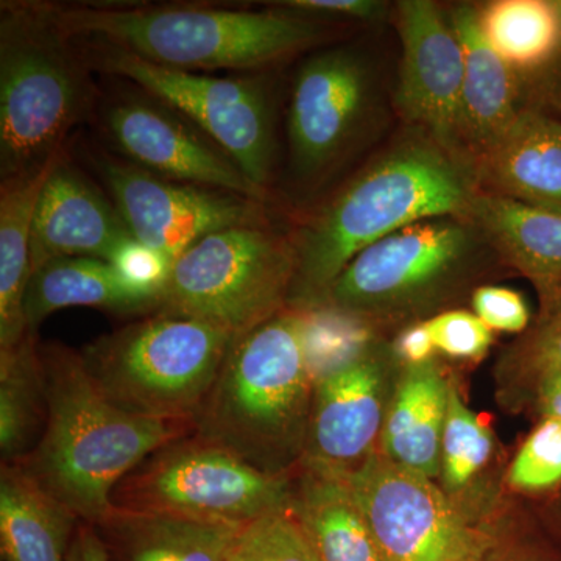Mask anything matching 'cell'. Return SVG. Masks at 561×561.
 Segmentation results:
<instances>
[{
  "instance_id": "obj_1",
  "label": "cell",
  "mask_w": 561,
  "mask_h": 561,
  "mask_svg": "<svg viewBox=\"0 0 561 561\" xmlns=\"http://www.w3.org/2000/svg\"><path fill=\"white\" fill-rule=\"evenodd\" d=\"M47 423L20 461L51 497L98 526L114 511V490L162 446L195 432L194 423L140 419L106 400L92 383L80 351L39 343Z\"/></svg>"
},
{
  "instance_id": "obj_2",
  "label": "cell",
  "mask_w": 561,
  "mask_h": 561,
  "mask_svg": "<svg viewBox=\"0 0 561 561\" xmlns=\"http://www.w3.org/2000/svg\"><path fill=\"white\" fill-rule=\"evenodd\" d=\"M50 9L76 41L198 73L260 72L327 35L320 18L283 7L256 11L198 3H50Z\"/></svg>"
},
{
  "instance_id": "obj_3",
  "label": "cell",
  "mask_w": 561,
  "mask_h": 561,
  "mask_svg": "<svg viewBox=\"0 0 561 561\" xmlns=\"http://www.w3.org/2000/svg\"><path fill=\"white\" fill-rule=\"evenodd\" d=\"M471 172L438 144H408L342 187L291 238L294 308L320 305L360 251L411 225L470 213Z\"/></svg>"
},
{
  "instance_id": "obj_4",
  "label": "cell",
  "mask_w": 561,
  "mask_h": 561,
  "mask_svg": "<svg viewBox=\"0 0 561 561\" xmlns=\"http://www.w3.org/2000/svg\"><path fill=\"white\" fill-rule=\"evenodd\" d=\"M313 383L302 350L300 313L280 311L236 337L195 434L272 476L305 453Z\"/></svg>"
},
{
  "instance_id": "obj_5",
  "label": "cell",
  "mask_w": 561,
  "mask_h": 561,
  "mask_svg": "<svg viewBox=\"0 0 561 561\" xmlns=\"http://www.w3.org/2000/svg\"><path fill=\"white\" fill-rule=\"evenodd\" d=\"M0 5V180H7L65 150L69 133L95 119L102 94L50 2Z\"/></svg>"
},
{
  "instance_id": "obj_6",
  "label": "cell",
  "mask_w": 561,
  "mask_h": 561,
  "mask_svg": "<svg viewBox=\"0 0 561 561\" xmlns=\"http://www.w3.org/2000/svg\"><path fill=\"white\" fill-rule=\"evenodd\" d=\"M234 341L208 321L154 312L88 343L80 356L92 383L122 411L194 423Z\"/></svg>"
},
{
  "instance_id": "obj_7",
  "label": "cell",
  "mask_w": 561,
  "mask_h": 561,
  "mask_svg": "<svg viewBox=\"0 0 561 561\" xmlns=\"http://www.w3.org/2000/svg\"><path fill=\"white\" fill-rule=\"evenodd\" d=\"M295 272L290 238L271 224L225 228L173 261L158 312L208 321L241 337L284 311Z\"/></svg>"
},
{
  "instance_id": "obj_8",
  "label": "cell",
  "mask_w": 561,
  "mask_h": 561,
  "mask_svg": "<svg viewBox=\"0 0 561 561\" xmlns=\"http://www.w3.org/2000/svg\"><path fill=\"white\" fill-rule=\"evenodd\" d=\"M114 507L197 522L243 524L289 507L286 476L256 470L192 432L147 457L114 490Z\"/></svg>"
},
{
  "instance_id": "obj_9",
  "label": "cell",
  "mask_w": 561,
  "mask_h": 561,
  "mask_svg": "<svg viewBox=\"0 0 561 561\" xmlns=\"http://www.w3.org/2000/svg\"><path fill=\"white\" fill-rule=\"evenodd\" d=\"M87 44L90 46L80 51L91 70L127 81L171 106L268 192L276 144L271 91L262 77L187 72L154 65L105 44Z\"/></svg>"
},
{
  "instance_id": "obj_10",
  "label": "cell",
  "mask_w": 561,
  "mask_h": 561,
  "mask_svg": "<svg viewBox=\"0 0 561 561\" xmlns=\"http://www.w3.org/2000/svg\"><path fill=\"white\" fill-rule=\"evenodd\" d=\"M90 165L102 181L133 239L176 260L205 236L241 227L271 224L267 203L213 187L161 179L108 151L91 150Z\"/></svg>"
},
{
  "instance_id": "obj_11",
  "label": "cell",
  "mask_w": 561,
  "mask_h": 561,
  "mask_svg": "<svg viewBox=\"0 0 561 561\" xmlns=\"http://www.w3.org/2000/svg\"><path fill=\"white\" fill-rule=\"evenodd\" d=\"M383 561H471L474 540L427 476L373 453L343 476Z\"/></svg>"
},
{
  "instance_id": "obj_12",
  "label": "cell",
  "mask_w": 561,
  "mask_h": 561,
  "mask_svg": "<svg viewBox=\"0 0 561 561\" xmlns=\"http://www.w3.org/2000/svg\"><path fill=\"white\" fill-rule=\"evenodd\" d=\"M133 88L135 92L102 98L95 114L103 135L124 160L161 179L268 202V192L205 133L171 106Z\"/></svg>"
},
{
  "instance_id": "obj_13",
  "label": "cell",
  "mask_w": 561,
  "mask_h": 561,
  "mask_svg": "<svg viewBox=\"0 0 561 561\" xmlns=\"http://www.w3.org/2000/svg\"><path fill=\"white\" fill-rule=\"evenodd\" d=\"M370 99V73L356 51L337 47L308 58L291 84L287 110L290 172L311 183L345 157Z\"/></svg>"
},
{
  "instance_id": "obj_14",
  "label": "cell",
  "mask_w": 561,
  "mask_h": 561,
  "mask_svg": "<svg viewBox=\"0 0 561 561\" xmlns=\"http://www.w3.org/2000/svg\"><path fill=\"white\" fill-rule=\"evenodd\" d=\"M472 243L470 230L448 217L411 225L360 251L320 305L359 316L408 301L448 278Z\"/></svg>"
},
{
  "instance_id": "obj_15",
  "label": "cell",
  "mask_w": 561,
  "mask_h": 561,
  "mask_svg": "<svg viewBox=\"0 0 561 561\" xmlns=\"http://www.w3.org/2000/svg\"><path fill=\"white\" fill-rule=\"evenodd\" d=\"M402 43L397 105L443 149L460 144L463 51L451 22L430 0L398 3Z\"/></svg>"
},
{
  "instance_id": "obj_16",
  "label": "cell",
  "mask_w": 561,
  "mask_h": 561,
  "mask_svg": "<svg viewBox=\"0 0 561 561\" xmlns=\"http://www.w3.org/2000/svg\"><path fill=\"white\" fill-rule=\"evenodd\" d=\"M131 238L110 195L73 165L66 151L36 205L31 276L47 262L61 257L110 262L114 251Z\"/></svg>"
},
{
  "instance_id": "obj_17",
  "label": "cell",
  "mask_w": 561,
  "mask_h": 561,
  "mask_svg": "<svg viewBox=\"0 0 561 561\" xmlns=\"http://www.w3.org/2000/svg\"><path fill=\"white\" fill-rule=\"evenodd\" d=\"M381 370L365 357L317 383L306 430L308 470L345 476L373 454L381 431Z\"/></svg>"
},
{
  "instance_id": "obj_18",
  "label": "cell",
  "mask_w": 561,
  "mask_h": 561,
  "mask_svg": "<svg viewBox=\"0 0 561 561\" xmlns=\"http://www.w3.org/2000/svg\"><path fill=\"white\" fill-rule=\"evenodd\" d=\"M463 51L460 142L482 158L511 128L518 114L516 70L490 46L479 24V10L459 7L449 18Z\"/></svg>"
},
{
  "instance_id": "obj_19",
  "label": "cell",
  "mask_w": 561,
  "mask_h": 561,
  "mask_svg": "<svg viewBox=\"0 0 561 561\" xmlns=\"http://www.w3.org/2000/svg\"><path fill=\"white\" fill-rule=\"evenodd\" d=\"M161 305V295L131 286L108 261L61 257L32 273L24 316L27 331L36 334L44 320L61 309L94 308L119 316H150L160 311Z\"/></svg>"
},
{
  "instance_id": "obj_20",
  "label": "cell",
  "mask_w": 561,
  "mask_h": 561,
  "mask_svg": "<svg viewBox=\"0 0 561 561\" xmlns=\"http://www.w3.org/2000/svg\"><path fill=\"white\" fill-rule=\"evenodd\" d=\"M481 160L501 195L561 213V121L523 110Z\"/></svg>"
},
{
  "instance_id": "obj_21",
  "label": "cell",
  "mask_w": 561,
  "mask_h": 561,
  "mask_svg": "<svg viewBox=\"0 0 561 561\" xmlns=\"http://www.w3.org/2000/svg\"><path fill=\"white\" fill-rule=\"evenodd\" d=\"M94 527L110 561H228L242 526L114 507Z\"/></svg>"
},
{
  "instance_id": "obj_22",
  "label": "cell",
  "mask_w": 561,
  "mask_h": 561,
  "mask_svg": "<svg viewBox=\"0 0 561 561\" xmlns=\"http://www.w3.org/2000/svg\"><path fill=\"white\" fill-rule=\"evenodd\" d=\"M66 151L0 180V350L13 348L28 334L24 300L31 279L33 220L41 192Z\"/></svg>"
},
{
  "instance_id": "obj_23",
  "label": "cell",
  "mask_w": 561,
  "mask_h": 561,
  "mask_svg": "<svg viewBox=\"0 0 561 561\" xmlns=\"http://www.w3.org/2000/svg\"><path fill=\"white\" fill-rule=\"evenodd\" d=\"M470 214L501 253L561 305V213L501 194L476 195Z\"/></svg>"
},
{
  "instance_id": "obj_24",
  "label": "cell",
  "mask_w": 561,
  "mask_h": 561,
  "mask_svg": "<svg viewBox=\"0 0 561 561\" xmlns=\"http://www.w3.org/2000/svg\"><path fill=\"white\" fill-rule=\"evenodd\" d=\"M81 519L18 463L0 471V551L3 561H68Z\"/></svg>"
},
{
  "instance_id": "obj_25",
  "label": "cell",
  "mask_w": 561,
  "mask_h": 561,
  "mask_svg": "<svg viewBox=\"0 0 561 561\" xmlns=\"http://www.w3.org/2000/svg\"><path fill=\"white\" fill-rule=\"evenodd\" d=\"M449 386L437 365L411 367L401 379L382 430L383 454L427 478L440 472Z\"/></svg>"
},
{
  "instance_id": "obj_26",
  "label": "cell",
  "mask_w": 561,
  "mask_h": 561,
  "mask_svg": "<svg viewBox=\"0 0 561 561\" xmlns=\"http://www.w3.org/2000/svg\"><path fill=\"white\" fill-rule=\"evenodd\" d=\"M290 511L319 561H383L343 476L308 470Z\"/></svg>"
},
{
  "instance_id": "obj_27",
  "label": "cell",
  "mask_w": 561,
  "mask_h": 561,
  "mask_svg": "<svg viewBox=\"0 0 561 561\" xmlns=\"http://www.w3.org/2000/svg\"><path fill=\"white\" fill-rule=\"evenodd\" d=\"M36 334L0 350V456L20 463L38 446L47 423L46 382Z\"/></svg>"
},
{
  "instance_id": "obj_28",
  "label": "cell",
  "mask_w": 561,
  "mask_h": 561,
  "mask_svg": "<svg viewBox=\"0 0 561 561\" xmlns=\"http://www.w3.org/2000/svg\"><path fill=\"white\" fill-rule=\"evenodd\" d=\"M479 24L502 60L526 76L548 65L560 47L556 0H497L479 11Z\"/></svg>"
},
{
  "instance_id": "obj_29",
  "label": "cell",
  "mask_w": 561,
  "mask_h": 561,
  "mask_svg": "<svg viewBox=\"0 0 561 561\" xmlns=\"http://www.w3.org/2000/svg\"><path fill=\"white\" fill-rule=\"evenodd\" d=\"M297 311L306 364L316 386L367 357L371 331L360 316L327 305Z\"/></svg>"
},
{
  "instance_id": "obj_30",
  "label": "cell",
  "mask_w": 561,
  "mask_h": 561,
  "mask_svg": "<svg viewBox=\"0 0 561 561\" xmlns=\"http://www.w3.org/2000/svg\"><path fill=\"white\" fill-rule=\"evenodd\" d=\"M493 437L485 424L461 401L459 393L449 386L448 412L442 435L440 470L449 489L456 490L485 467Z\"/></svg>"
},
{
  "instance_id": "obj_31",
  "label": "cell",
  "mask_w": 561,
  "mask_h": 561,
  "mask_svg": "<svg viewBox=\"0 0 561 561\" xmlns=\"http://www.w3.org/2000/svg\"><path fill=\"white\" fill-rule=\"evenodd\" d=\"M228 561H319L289 507L243 524Z\"/></svg>"
},
{
  "instance_id": "obj_32",
  "label": "cell",
  "mask_w": 561,
  "mask_h": 561,
  "mask_svg": "<svg viewBox=\"0 0 561 561\" xmlns=\"http://www.w3.org/2000/svg\"><path fill=\"white\" fill-rule=\"evenodd\" d=\"M515 489L541 491L561 482V421L545 419L516 454L508 474Z\"/></svg>"
},
{
  "instance_id": "obj_33",
  "label": "cell",
  "mask_w": 561,
  "mask_h": 561,
  "mask_svg": "<svg viewBox=\"0 0 561 561\" xmlns=\"http://www.w3.org/2000/svg\"><path fill=\"white\" fill-rule=\"evenodd\" d=\"M435 350L456 359L482 357L493 342L491 330L476 313L453 311L427 321Z\"/></svg>"
},
{
  "instance_id": "obj_34",
  "label": "cell",
  "mask_w": 561,
  "mask_h": 561,
  "mask_svg": "<svg viewBox=\"0 0 561 561\" xmlns=\"http://www.w3.org/2000/svg\"><path fill=\"white\" fill-rule=\"evenodd\" d=\"M110 264L131 286L153 291L161 295V298L172 271V261L133 238L114 251Z\"/></svg>"
},
{
  "instance_id": "obj_35",
  "label": "cell",
  "mask_w": 561,
  "mask_h": 561,
  "mask_svg": "<svg viewBox=\"0 0 561 561\" xmlns=\"http://www.w3.org/2000/svg\"><path fill=\"white\" fill-rule=\"evenodd\" d=\"M472 308L491 331L522 332L530 321L529 308L518 291L481 287L472 295Z\"/></svg>"
},
{
  "instance_id": "obj_36",
  "label": "cell",
  "mask_w": 561,
  "mask_h": 561,
  "mask_svg": "<svg viewBox=\"0 0 561 561\" xmlns=\"http://www.w3.org/2000/svg\"><path fill=\"white\" fill-rule=\"evenodd\" d=\"M273 5L317 18H353L371 21L381 16L383 3L375 0H287Z\"/></svg>"
},
{
  "instance_id": "obj_37",
  "label": "cell",
  "mask_w": 561,
  "mask_h": 561,
  "mask_svg": "<svg viewBox=\"0 0 561 561\" xmlns=\"http://www.w3.org/2000/svg\"><path fill=\"white\" fill-rule=\"evenodd\" d=\"M561 14V0H556ZM535 110L561 121V43L551 61L537 72L529 73Z\"/></svg>"
},
{
  "instance_id": "obj_38",
  "label": "cell",
  "mask_w": 561,
  "mask_h": 561,
  "mask_svg": "<svg viewBox=\"0 0 561 561\" xmlns=\"http://www.w3.org/2000/svg\"><path fill=\"white\" fill-rule=\"evenodd\" d=\"M534 359L545 378L561 371V305L552 311L534 345Z\"/></svg>"
},
{
  "instance_id": "obj_39",
  "label": "cell",
  "mask_w": 561,
  "mask_h": 561,
  "mask_svg": "<svg viewBox=\"0 0 561 561\" xmlns=\"http://www.w3.org/2000/svg\"><path fill=\"white\" fill-rule=\"evenodd\" d=\"M397 354L404 360L409 367H420V365L431 362L435 345L432 341L430 324L419 323L409 328L398 337Z\"/></svg>"
},
{
  "instance_id": "obj_40",
  "label": "cell",
  "mask_w": 561,
  "mask_h": 561,
  "mask_svg": "<svg viewBox=\"0 0 561 561\" xmlns=\"http://www.w3.org/2000/svg\"><path fill=\"white\" fill-rule=\"evenodd\" d=\"M68 561H110L105 542L92 524L80 522L70 545Z\"/></svg>"
},
{
  "instance_id": "obj_41",
  "label": "cell",
  "mask_w": 561,
  "mask_h": 561,
  "mask_svg": "<svg viewBox=\"0 0 561 561\" xmlns=\"http://www.w3.org/2000/svg\"><path fill=\"white\" fill-rule=\"evenodd\" d=\"M541 408L546 419L561 421V371L545 378L541 390Z\"/></svg>"
}]
</instances>
